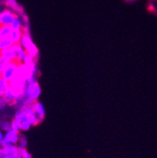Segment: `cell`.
I'll list each match as a JSON object with an SVG mask.
<instances>
[{
    "instance_id": "1",
    "label": "cell",
    "mask_w": 157,
    "mask_h": 158,
    "mask_svg": "<svg viewBox=\"0 0 157 158\" xmlns=\"http://www.w3.org/2000/svg\"><path fill=\"white\" fill-rule=\"evenodd\" d=\"M41 122L35 115L32 106L16 110L15 116L11 120L12 129L20 133H26L29 131L33 126H37Z\"/></svg>"
},
{
    "instance_id": "2",
    "label": "cell",
    "mask_w": 157,
    "mask_h": 158,
    "mask_svg": "<svg viewBox=\"0 0 157 158\" xmlns=\"http://www.w3.org/2000/svg\"><path fill=\"white\" fill-rule=\"evenodd\" d=\"M20 132L16 130H10L8 132H0V148H3L10 145H17L19 137H20Z\"/></svg>"
},
{
    "instance_id": "3",
    "label": "cell",
    "mask_w": 157,
    "mask_h": 158,
    "mask_svg": "<svg viewBox=\"0 0 157 158\" xmlns=\"http://www.w3.org/2000/svg\"><path fill=\"white\" fill-rule=\"evenodd\" d=\"M24 93H25L26 97L32 103L39 101V98H40V96L42 94V89H41L40 84L38 82L27 84V86L26 87V89L24 90Z\"/></svg>"
},
{
    "instance_id": "4",
    "label": "cell",
    "mask_w": 157,
    "mask_h": 158,
    "mask_svg": "<svg viewBox=\"0 0 157 158\" xmlns=\"http://www.w3.org/2000/svg\"><path fill=\"white\" fill-rule=\"evenodd\" d=\"M0 158H22L21 150L17 145H10L0 148Z\"/></svg>"
},
{
    "instance_id": "5",
    "label": "cell",
    "mask_w": 157,
    "mask_h": 158,
    "mask_svg": "<svg viewBox=\"0 0 157 158\" xmlns=\"http://www.w3.org/2000/svg\"><path fill=\"white\" fill-rule=\"evenodd\" d=\"M32 104L33 103L26 97L24 90H17V96L13 103V107L16 110H20V109H24L28 106H31Z\"/></svg>"
},
{
    "instance_id": "6",
    "label": "cell",
    "mask_w": 157,
    "mask_h": 158,
    "mask_svg": "<svg viewBox=\"0 0 157 158\" xmlns=\"http://www.w3.org/2000/svg\"><path fill=\"white\" fill-rule=\"evenodd\" d=\"M19 63L18 62H10L8 63L3 70L0 71V73H1V77L6 79L7 81H10L11 79L14 77L17 68H18Z\"/></svg>"
},
{
    "instance_id": "7",
    "label": "cell",
    "mask_w": 157,
    "mask_h": 158,
    "mask_svg": "<svg viewBox=\"0 0 157 158\" xmlns=\"http://www.w3.org/2000/svg\"><path fill=\"white\" fill-rule=\"evenodd\" d=\"M17 14L10 9L2 10L1 13H0V23H1V26H11Z\"/></svg>"
},
{
    "instance_id": "8",
    "label": "cell",
    "mask_w": 157,
    "mask_h": 158,
    "mask_svg": "<svg viewBox=\"0 0 157 158\" xmlns=\"http://www.w3.org/2000/svg\"><path fill=\"white\" fill-rule=\"evenodd\" d=\"M31 106L33 108L35 115L39 118V121H40L41 123H43L44 118H45V115H46V109H45L44 105L40 101H37V102L33 103Z\"/></svg>"
},
{
    "instance_id": "9",
    "label": "cell",
    "mask_w": 157,
    "mask_h": 158,
    "mask_svg": "<svg viewBox=\"0 0 157 158\" xmlns=\"http://www.w3.org/2000/svg\"><path fill=\"white\" fill-rule=\"evenodd\" d=\"M0 57H3L4 59H6V60L9 61V62H17L16 54H15L12 46L10 48L1 50V56H0Z\"/></svg>"
},
{
    "instance_id": "10",
    "label": "cell",
    "mask_w": 157,
    "mask_h": 158,
    "mask_svg": "<svg viewBox=\"0 0 157 158\" xmlns=\"http://www.w3.org/2000/svg\"><path fill=\"white\" fill-rule=\"evenodd\" d=\"M16 96H17V90H15L14 89H12L11 87L4 93L3 96H0L2 97L4 100L10 106H13V103L16 99Z\"/></svg>"
},
{
    "instance_id": "11",
    "label": "cell",
    "mask_w": 157,
    "mask_h": 158,
    "mask_svg": "<svg viewBox=\"0 0 157 158\" xmlns=\"http://www.w3.org/2000/svg\"><path fill=\"white\" fill-rule=\"evenodd\" d=\"M20 44L21 45H22V47L25 49V50H27L31 44H33L34 43H33V41H32V39H31V37H30V35H24L23 34V37H22V39H21V41H20Z\"/></svg>"
},
{
    "instance_id": "12",
    "label": "cell",
    "mask_w": 157,
    "mask_h": 158,
    "mask_svg": "<svg viewBox=\"0 0 157 158\" xmlns=\"http://www.w3.org/2000/svg\"><path fill=\"white\" fill-rule=\"evenodd\" d=\"M27 144H28V141H27V135L24 133H21L18 143H17V147L20 150H25V149H27Z\"/></svg>"
},
{
    "instance_id": "13",
    "label": "cell",
    "mask_w": 157,
    "mask_h": 158,
    "mask_svg": "<svg viewBox=\"0 0 157 158\" xmlns=\"http://www.w3.org/2000/svg\"><path fill=\"white\" fill-rule=\"evenodd\" d=\"M0 128H1V131L3 132H8L11 130L12 129L11 121L5 118H1V121H0Z\"/></svg>"
},
{
    "instance_id": "14",
    "label": "cell",
    "mask_w": 157,
    "mask_h": 158,
    "mask_svg": "<svg viewBox=\"0 0 157 158\" xmlns=\"http://www.w3.org/2000/svg\"><path fill=\"white\" fill-rule=\"evenodd\" d=\"M12 30L13 28L11 27V26H1V27H0V37H1V39L10 38Z\"/></svg>"
},
{
    "instance_id": "15",
    "label": "cell",
    "mask_w": 157,
    "mask_h": 158,
    "mask_svg": "<svg viewBox=\"0 0 157 158\" xmlns=\"http://www.w3.org/2000/svg\"><path fill=\"white\" fill-rule=\"evenodd\" d=\"M14 44H15L13 43V41L10 38H4V39H1V41H0V48H1V50L10 48Z\"/></svg>"
},
{
    "instance_id": "16",
    "label": "cell",
    "mask_w": 157,
    "mask_h": 158,
    "mask_svg": "<svg viewBox=\"0 0 157 158\" xmlns=\"http://www.w3.org/2000/svg\"><path fill=\"white\" fill-rule=\"evenodd\" d=\"M22 37H23L22 30H15V29H13L11 34H10V39L12 40L14 44H19V43H20V41H21Z\"/></svg>"
},
{
    "instance_id": "17",
    "label": "cell",
    "mask_w": 157,
    "mask_h": 158,
    "mask_svg": "<svg viewBox=\"0 0 157 158\" xmlns=\"http://www.w3.org/2000/svg\"><path fill=\"white\" fill-rule=\"evenodd\" d=\"M10 88V84L6 79L0 77V96H3L4 93Z\"/></svg>"
},
{
    "instance_id": "18",
    "label": "cell",
    "mask_w": 157,
    "mask_h": 158,
    "mask_svg": "<svg viewBox=\"0 0 157 158\" xmlns=\"http://www.w3.org/2000/svg\"><path fill=\"white\" fill-rule=\"evenodd\" d=\"M11 27L15 30H22L23 27V20L20 15H17L14 19L13 23L11 24Z\"/></svg>"
},
{
    "instance_id": "19",
    "label": "cell",
    "mask_w": 157,
    "mask_h": 158,
    "mask_svg": "<svg viewBox=\"0 0 157 158\" xmlns=\"http://www.w3.org/2000/svg\"><path fill=\"white\" fill-rule=\"evenodd\" d=\"M5 4V6L7 8H9L10 10H13L19 4L17 3L16 0H5V1H2V4Z\"/></svg>"
},
{
    "instance_id": "20",
    "label": "cell",
    "mask_w": 157,
    "mask_h": 158,
    "mask_svg": "<svg viewBox=\"0 0 157 158\" xmlns=\"http://www.w3.org/2000/svg\"><path fill=\"white\" fill-rule=\"evenodd\" d=\"M21 155H22V158H32V155H31V153L27 151V149L21 150Z\"/></svg>"
},
{
    "instance_id": "21",
    "label": "cell",
    "mask_w": 157,
    "mask_h": 158,
    "mask_svg": "<svg viewBox=\"0 0 157 158\" xmlns=\"http://www.w3.org/2000/svg\"><path fill=\"white\" fill-rule=\"evenodd\" d=\"M124 1H126V2H134V1H135V0H124Z\"/></svg>"
}]
</instances>
